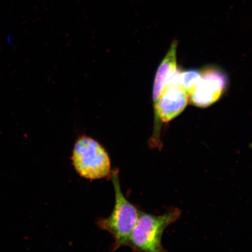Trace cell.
I'll use <instances>...</instances> for the list:
<instances>
[{
	"label": "cell",
	"instance_id": "52a82bcc",
	"mask_svg": "<svg viewBox=\"0 0 252 252\" xmlns=\"http://www.w3.org/2000/svg\"><path fill=\"white\" fill-rule=\"evenodd\" d=\"M201 79V70L191 69L179 72V83L189 97L193 93Z\"/></svg>",
	"mask_w": 252,
	"mask_h": 252
},
{
	"label": "cell",
	"instance_id": "8992f818",
	"mask_svg": "<svg viewBox=\"0 0 252 252\" xmlns=\"http://www.w3.org/2000/svg\"><path fill=\"white\" fill-rule=\"evenodd\" d=\"M177 47V41H173L164 59L157 69L153 85V103L157 101L163 90L173 75L178 71Z\"/></svg>",
	"mask_w": 252,
	"mask_h": 252
},
{
	"label": "cell",
	"instance_id": "277c9868",
	"mask_svg": "<svg viewBox=\"0 0 252 252\" xmlns=\"http://www.w3.org/2000/svg\"><path fill=\"white\" fill-rule=\"evenodd\" d=\"M189 99V94L180 84L166 85L157 101L154 103V129L149 141L151 149L162 150V126L169 124L184 111Z\"/></svg>",
	"mask_w": 252,
	"mask_h": 252
},
{
	"label": "cell",
	"instance_id": "6da1fadb",
	"mask_svg": "<svg viewBox=\"0 0 252 252\" xmlns=\"http://www.w3.org/2000/svg\"><path fill=\"white\" fill-rule=\"evenodd\" d=\"M115 189V203L111 214L106 219H99L96 224L108 232L114 239L112 251L128 245L129 239L139 217L140 210L131 203L123 193L120 184L119 170H113L110 175Z\"/></svg>",
	"mask_w": 252,
	"mask_h": 252
},
{
	"label": "cell",
	"instance_id": "7a4b0ae2",
	"mask_svg": "<svg viewBox=\"0 0 252 252\" xmlns=\"http://www.w3.org/2000/svg\"><path fill=\"white\" fill-rule=\"evenodd\" d=\"M181 216V211L177 208H173L160 216L153 215L140 211L127 247L136 252L166 251L162 245L163 232Z\"/></svg>",
	"mask_w": 252,
	"mask_h": 252
},
{
	"label": "cell",
	"instance_id": "3957f363",
	"mask_svg": "<svg viewBox=\"0 0 252 252\" xmlns=\"http://www.w3.org/2000/svg\"><path fill=\"white\" fill-rule=\"evenodd\" d=\"M71 159L75 171L82 178L91 181L110 178L111 163L108 153L93 138L84 135L77 138Z\"/></svg>",
	"mask_w": 252,
	"mask_h": 252
},
{
	"label": "cell",
	"instance_id": "5b68a950",
	"mask_svg": "<svg viewBox=\"0 0 252 252\" xmlns=\"http://www.w3.org/2000/svg\"><path fill=\"white\" fill-rule=\"evenodd\" d=\"M228 78L224 71L215 65H208L201 70V79L190 96V102L197 108H207L224 94Z\"/></svg>",
	"mask_w": 252,
	"mask_h": 252
}]
</instances>
